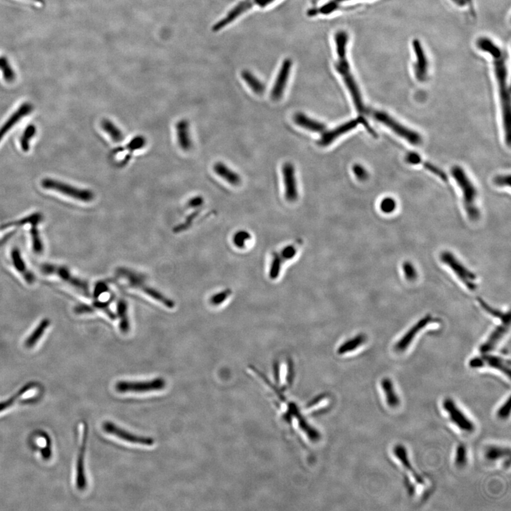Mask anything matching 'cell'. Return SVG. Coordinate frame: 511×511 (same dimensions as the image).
Listing matches in <instances>:
<instances>
[{
  "instance_id": "ba28073f",
  "label": "cell",
  "mask_w": 511,
  "mask_h": 511,
  "mask_svg": "<svg viewBox=\"0 0 511 511\" xmlns=\"http://www.w3.org/2000/svg\"><path fill=\"white\" fill-rule=\"evenodd\" d=\"M413 52V70L414 76L418 82H425L428 78L429 62L427 52L420 40L414 39L411 43Z\"/></svg>"
},
{
  "instance_id": "f546056e",
  "label": "cell",
  "mask_w": 511,
  "mask_h": 511,
  "mask_svg": "<svg viewBox=\"0 0 511 511\" xmlns=\"http://www.w3.org/2000/svg\"><path fill=\"white\" fill-rule=\"evenodd\" d=\"M478 303H479L480 306L484 309L488 314L491 315L493 318L499 319L502 323L507 324V325H510V312H507V313H504L497 309V308H493V307L490 306L488 303H486L484 299H481V298H478Z\"/></svg>"
},
{
  "instance_id": "6da1fadb",
  "label": "cell",
  "mask_w": 511,
  "mask_h": 511,
  "mask_svg": "<svg viewBox=\"0 0 511 511\" xmlns=\"http://www.w3.org/2000/svg\"><path fill=\"white\" fill-rule=\"evenodd\" d=\"M476 47L480 51L490 57L493 74L498 88L501 106L502 118L505 142L510 144L511 139V100L510 89L508 83V68L507 56L503 48L488 36H481L476 40Z\"/></svg>"
},
{
  "instance_id": "b9f144b4",
  "label": "cell",
  "mask_w": 511,
  "mask_h": 511,
  "mask_svg": "<svg viewBox=\"0 0 511 511\" xmlns=\"http://www.w3.org/2000/svg\"><path fill=\"white\" fill-rule=\"evenodd\" d=\"M31 235H32L34 250L36 253H41L43 251V244L41 242L39 231L36 229V225H32V228L31 230Z\"/></svg>"
},
{
  "instance_id": "ab89813d",
  "label": "cell",
  "mask_w": 511,
  "mask_h": 511,
  "mask_svg": "<svg viewBox=\"0 0 511 511\" xmlns=\"http://www.w3.org/2000/svg\"><path fill=\"white\" fill-rule=\"evenodd\" d=\"M468 461V455L467 450L463 445H460L457 448L456 455H455V463L459 468H462L465 467Z\"/></svg>"
},
{
  "instance_id": "8992f818",
  "label": "cell",
  "mask_w": 511,
  "mask_h": 511,
  "mask_svg": "<svg viewBox=\"0 0 511 511\" xmlns=\"http://www.w3.org/2000/svg\"><path fill=\"white\" fill-rule=\"evenodd\" d=\"M440 258L442 262L450 268L464 286L470 291L476 290L477 288L476 275L466 267L455 255L449 251H444L441 253Z\"/></svg>"
},
{
  "instance_id": "52a82bcc",
  "label": "cell",
  "mask_w": 511,
  "mask_h": 511,
  "mask_svg": "<svg viewBox=\"0 0 511 511\" xmlns=\"http://www.w3.org/2000/svg\"><path fill=\"white\" fill-rule=\"evenodd\" d=\"M43 188L47 190L59 192L66 196L72 197L81 202H90L94 200L95 195L93 191L87 189L78 188L72 185L62 183L51 178H45L41 182Z\"/></svg>"
},
{
  "instance_id": "30bf717a",
  "label": "cell",
  "mask_w": 511,
  "mask_h": 511,
  "mask_svg": "<svg viewBox=\"0 0 511 511\" xmlns=\"http://www.w3.org/2000/svg\"><path fill=\"white\" fill-rule=\"evenodd\" d=\"M469 366L472 369L491 368L501 372L510 379L511 374L510 360L495 355L481 354L471 358Z\"/></svg>"
},
{
  "instance_id": "7bdbcfd3",
  "label": "cell",
  "mask_w": 511,
  "mask_h": 511,
  "mask_svg": "<svg viewBox=\"0 0 511 511\" xmlns=\"http://www.w3.org/2000/svg\"><path fill=\"white\" fill-rule=\"evenodd\" d=\"M396 208V202L391 197H386L381 202L380 209L382 212L390 214L394 212Z\"/></svg>"
},
{
  "instance_id": "836d02e7",
  "label": "cell",
  "mask_w": 511,
  "mask_h": 511,
  "mask_svg": "<svg viewBox=\"0 0 511 511\" xmlns=\"http://www.w3.org/2000/svg\"><path fill=\"white\" fill-rule=\"evenodd\" d=\"M49 325L50 321L48 319H45V320H42L41 323H39V325L36 327L35 330L31 334V335L26 340V346L27 348H32L35 345L36 343L39 342V339L41 338L43 334H44L45 331L46 330Z\"/></svg>"
},
{
  "instance_id": "e0dca14e",
  "label": "cell",
  "mask_w": 511,
  "mask_h": 511,
  "mask_svg": "<svg viewBox=\"0 0 511 511\" xmlns=\"http://www.w3.org/2000/svg\"><path fill=\"white\" fill-rule=\"evenodd\" d=\"M282 174L285 185V198L288 202H295L299 197V191L294 165L290 162L285 163L282 167Z\"/></svg>"
},
{
  "instance_id": "f35d334b",
  "label": "cell",
  "mask_w": 511,
  "mask_h": 511,
  "mask_svg": "<svg viewBox=\"0 0 511 511\" xmlns=\"http://www.w3.org/2000/svg\"><path fill=\"white\" fill-rule=\"evenodd\" d=\"M281 267V259H280L278 254L273 253V255H272L271 264V266H270L269 271V275L271 279H276L278 276H279Z\"/></svg>"
},
{
  "instance_id": "4dcf8cb0",
  "label": "cell",
  "mask_w": 511,
  "mask_h": 511,
  "mask_svg": "<svg viewBox=\"0 0 511 511\" xmlns=\"http://www.w3.org/2000/svg\"><path fill=\"white\" fill-rule=\"evenodd\" d=\"M100 126L105 133L109 135L112 141L119 143L124 139L122 130L109 119H103L100 122Z\"/></svg>"
},
{
  "instance_id": "4fadbf2b",
  "label": "cell",
  "mask_w": 511,
  "mask_h": 511,
  "mask_svg": "<svg viewBox=\"0 0 511 511\" xmlns=\"http://www.w3.org/2000/svg\"><path fill=\"white\" fill-rule=\"evenodd\" d=\"M102 428L105 432L117 436L119 439L131 443V444L152 446L155 443L154 439L151 436L138 435L134 433L129 432V431L121 428L120 427L113 422H110V421L104 422Z\"/></svg>"
},
{
  "instance_id": "7a4b0ae2",
  "label": "cell",
  "mask_w": 511,
  "mask_h": 511,
  "mask_svg": "<svg viewBox=\"0 0 511 511\" xmlns=\"http://www.w3.org/2000/svg\"><path fill=\"white\" fill-rule=\"evenodd\" d=\"M334 41L337 55V60L335 63L336 70L342 76L343 81L351 95L356 110L360 114H367V109L363 103L361 91L351 72V67L348 60L347 46L349 43V35L345 31H339L334 35Z\"/></svg>"
},
{
  "instance_id": "816d5d0a",
  "label": "cell",
  "mask_w": 511,
  "mask_h": 511,
  "mask_svg": "<svg viewBox=\"0 0 511 511\" xmlns=\"http://www.w3.org/2000/svg\"><path fill=\"white\" fill-rule=\"evenodd\" d=\"M510 176H497L494 179L495 184L498 186H510Z\"/></svg>"
},
{
  "instance_id": "74e56055",
  "label": "cell",
  "mask_w": 511,
  "mask_h": 511,
  "mask_svg": "<svg viewBox=\"0 0 511 511\" xmlns=\"http://www.w3.org/2000/svg\"><path fill=\"white\" fill-rule=\"evenodd\" d=\"M252 240V236H251L249 232L245 231V230H241L236 232L233 237V242L237 248L240 249H244L248 247V242Z\"/></svg>"
},
{
  "instance_id": "c3c4849f",
  "label": "cell",
  "mask_w": 511,
  "mask_h": 511,
  "mask_svg": "<svg viewBox=\"0 0 511 511\" xmlns=\"http://www.w3.org/2000/svg\"><path fill=\"white\" fill-rule=\"evenodd\" d=\"M423 166L425 168V169L428 170V171H430L431 173H432L433 174L436 175V176L441 178V179L443 180V181H448V176H447L445 173L443 172V171H442L441 169H440L439 168H437L436 166L432 165V164L427 162L423 163Z\"/></svg>"
},
{
  "instance_id": "4316f807",
  "label": "cell",
  "mask_w": 511,
  "mask_h": 511,
  "mask_svg": "<svg viewBox=\"0 0 511 511\" xmlns=\"http://www.w3.org/2000/svg\"><path fill=\"white\" fill-rule=\"evenodd\" d=\"M367 339L366 334L362 333L356 334L355 337L348 339L346 342L343 343L342 345L339 346L338 351H338V354L344 355L349 354L351 351H355V350L358 349L360 346L363 345L367 342Z\"/></svg>"
},
{
  "instance_id": "cb8c5ba5",
  "label": "cell",
  "mask_w": 511,
  "mask_h": 511,
  "mask_svg": "<svg viewBox=\"0 0 511 511\" xmlns=\"http://www.w3.org/2000/svg\"><path fill=\"white\" fill-rule=\"evenodd\" d=\"M294 121L301 127L313 132H323L326 129V126L323 123L312 119L302 112H297L294 114Z\"/></svg>"
},
{
  "instance_id": "681fc988",
  "label": "cell",
  "mask_w": 511,
  "mask_h": 511,
  "mask_svg": "<svg viewBox=\"0 0 511 511\" xmlns=\"http://www.w3.org/2000/svg\"><path fill=\"white\" fill-rule=\"evenodd\" d=\"M353 172L359 181H365L368 178V173H367V170L360 164H355L353 166Z\"/></svg>"
},
{
  "instance_id": "f907efd6",
  "label": "cell",
  "mask_w": 511,
  "mask_h": 511,
  "mask_svg": "<svg viewBox=\"0 0 511 511\" xmlns=\"http://www.w3.org/2000/svg\"><path fill=\"white\" fill-rule=\"evenodd\" d=\"M108 291V286L106 283H103V282H99L96 285H95V288L94 290V297L95 299H98L102 294H105V293Z\"/></svg>"
},
{
  "instance_id": "680465c9",
  "label": "cell",
  "mask_w": 511,
  "mask_h": 511,
  "mask_svg": "<svg viewBox=\"0 0 511 511\" xmlns=\"http://www.w3.org/2000/svg\"><path fill=\"white\" fill-rule=\"evenodd\" d=\"M345 1H350V0H345Z\"/></svg>"
},
{
  "instance_id": "3957f363",
  "label": "cell",
  "mask_w": 511,
  "mask_h": 511,
  "mask_svg": "<svg viewBox=\"0 0 511 511\" xmlns=\"http://www.w3.org/2000/svg\"><path fill=\"white\" fill-rule=\"evenodd\" d=\"M452 175L457 184L462 189L463 193L464 206L467 216L471 221H478L480 218V212L476 206V197L477 193L475 187L473 185L467 173L460 166H454L452 169Z\"/></svg>"
},
{
  "instance_id": "603a6c76",
  "label": "cell",
  "mask_w": 511,
  "mask_h": 511,
  "mask_svg": "<svg viewBox=\"0 0 511 511\" xmlns=\"http://www.w3.org/2000/svg\"><path fill=\"white\" fill-rule=\"evenodd\" d=\"M33 110V106L30 103L22 104L16 112H14L8 120L3 124L0 128V141H2L5 135L13 127L17 122H20L21 119L27 116L31 113Z\"/></svg>"
},
{
  "instance_id": "60d3db41",
  "label": "cell",
  "mask_w": 511,
  "mask_h": 511,
  "mask_svg": "<svg viewBox=\"0 0 511 511\" xmlns=\"http://www.w3.org/2000/svg\"><path fill=\"white\" fill-rule=\"evenodd\" d=\"M402 270L405 279L408 281L413 282L417 278V271L415 266L410 261H405L402 264Z\"/></svg>"
},
{
  "instance_id": "7c38bea8",
  "label": "cell",
  "mask_w": 511,
  "mask_h": 511,
  "mask_svg": "<svg viewBox=\"0 0 511 511\" xmlns=\"http://www.w3.org/2000/svg\"><path fill=\"white\" fill-rule=\"evenodd\" d=\"M41 271L45 274H53L59 276L64 281L67 282L81 294L86 296L90 295L89 286L84 280L79 279L71 274L70 271L64 266H55L53 264H43L41 267Z\"/></svg>"
},
{
  "instance_id": "11a10c76",
  "label": "cell",
  "mask_w": 511,
  "mask_h": 511,
  "mask_svg": "<svg viewBox=\"0 0 511 511\" xmlns=\"http://www.w3.org/2000/svg\"><path fill=\"white\" fill-rule=\"evenodd\" d=\"M454 5L460 8H467L472 5V0H450Z\"/></svg>"
},
{
  "instance_id": "f6af8a7d",
  "label": "cell",
  "mask_w": 511,
  "mask_h": 511,
  "mask_svg": "<svg viewBox=\"0 0 511 511\" xmlns=\"http://www.w3.org/2000/svg\"><path fill=\"white\" fill-rule=\"evenodd\" d=\"M232 293V290L230 289H226V290L222 291V292L215 294V295L213 296L211 298L210 303H212L213 306H219V305L224 303L230 297Z\"/></svg>"
},
{
  "instance_id": "484cf974",
  "label": "cell",
  "mask_w": 511,
  "mask_h": 511,
  "mask_svg": "<svg viewBox=\"0 0 511 511\" xmlns=\"http://www.w3.org/2000/svg\"><path fill=\"white\" fill-rule=\"evenodd\" d=\"M214 173L230 185H239L242 182L240 175L230 169L224 163L217 162L213 166Z\"/></svg>"
},
{
  "instance_id": "2e32d148",
  "label": "cell",
  "mask_w": 511,
  "mask_h": 511,
  "mask_svg": "<svg viewBox=\"0 0 511 511\" xmlns=\"http://www.w3.org/2000/svg\"><path fill=\"white\" fill-rule=\"evenodd\" d=\"M88 427L86 422L83 423V436L76 464V486L81 491L87 487V479L85 472V456H86Z\"/></svg>"
},
{
  "instance_id": "44dd1931",
  "label": "cell",
  "mask_w": 511,
  "mask_h": 511,
  "mask_svg": "<svg viewBox=\"0 0 511 511\" xmlns=\"http://www.w3.org/2000/svg\"><path fill=\"white\" fill-rule=\"evenodd\" d=\"M252 5L253 3L250 0H245V1L244 0V1L238 3L235 8L232 9L231 11L229 12L223 20L220 21L219 22H217L213 27V30L214 32H218V31L221 30L223 28L229 25L231 22H234L237 18H238V17L241 16L244 12L252 8Z\"/></svg>"
},
{
  "instance_id": "1f68e13d",
  "label": "cell",
  "mask_w": 511,
  "mask_h": 511,
  "mask_svg": "<svg viewBox=\"0 0 511 511\" xmlns=\"http://www.w3.org/2000/svg\"><path fill=\"white\" fill-rule=\"evenodd\" d=\"M242 78L247 83V86L252 90V91L256 95L264 94L265 86L264 83L260 81L259 79L256 77L252 72L249 70H243L242 72Z\"/></svg>"
},
{
  "instance_id": "d6986e66",
  "label": "cell",
  "mask_w": 511,
  "mask_h": 511,
  "mask_svg": "<svg viewBox=\"0 0 511 511\" xmlns=\"http://www.w3.org/2000/svg\"><path fill=\"white\" fill-rule=\"evenodd\" d=\"M509 328H510V325L502 323L501 325L495 327L494 330L490 333L488 338L480 346V352L481 354H487V353H491V351H493L498 345L500 341L506 335Z\"/></svg>"
},
{
  "instance_id": "83f0119b",
  "label": "cell",
  "mask_w": 511,
  "mask_h": 511,
  "mask_svg": "<svg viewBox=\"0 0 511 511\" xmlns=\"http://www.w3.org/2000/svg\"><path fill=\"white\" fill-rule=\"evenodd\" d=\"M510 449L504 447L491 445L488 447L484 452V457L488 462H494L503 459L510 457Z\"/></svg>"
},
{
  "instance_id": "f5cc1de1",
  "label": "cell",
  "mask_w": 511,
  "mask_h": 511,
  "mask_svg": "<svg viewBox=\"0 0 511 511\" xmlns=\"http://www.w3.org/2000/svg\"><path fill=\"white\" fill-rule=\"evenodd\" d=\"M406 161L408 164L417 165L422 162L421 157L416 153H409L406 157Z\"/></svg>"
},
{
  "instance_id": "db71d44e",
  "label": "cell",
  "mask_w": 511,
  "mask_h": 511,
  "mask_svg": "<svg viewBox=\"0 0 511 511\" xmlns=\"http://www.w3.org/2000/svg\"><path fill=\"white\" fill-rule=\"evenodd\" d=\"M95 310L93 307L82 305L76 307L75 311L78 314H84V313H91L94 312Z\"/></svg>"
},
{
  "instance_id": "d4e9b609",
  "label": "cell",
  "mask_w": 511,
  "mask_h": 511,
  "mask_svg": "<svg viewBox=\"0 0 511 511\" xmlns=\"http://www.w3.org/2000/svg\"><path fill=\"white\" fill-rule=\"evenodd\" d=\"M381 385H382V391L384 392V396H385L386 404L388 406L391 408H398L401 404V399H400L398 393H396L392 381L389 378H384L381 382Z\"/></svg>"
},
{
  "instance_id": "5b68a950",
  "label": "cell",
  "mask_w": 511,
  "mask_h": 511,
  "mask_svg": "<svg viewBox=\"0 0 511 511\" xmlns=\"http://www.w3.org/2000/svg\"><path fill=\"white\" fill-rule=\"evenodd\" d=\"M117 273L119 277L127 280L130 286L139 289L147 296L156 300L158 302H160L167 308H174L175 303H173V301L166 298L159 291L156 290L149 285H147L145 283V279L141 274L124 268H118Z\"/></svg>"
},
{
  "instance_id": "ac0fdd59",
  "label": "cell",
  "mask_w": 511,
  "mask_h": 511,
  "mask_svg": "<svg viewBox=\"0 0 511 511\" xmlns=\"http://www.w3.org/2000/svg\"><path fill=\"white\" fill-rule=\"evenodd\" d=\"M292 61L289 58L283 60L271 92V99L278 101L283 96L290 76Z\"/></svg>"
},
{
  "instance_id": "9f6ffc18",
  "label": "cell",
  "mask_w": 511,
  "mask_h": 511,
  "mask_svg": "<svg viewBox=\"0 0 511 511\" xmlns=\"http://www.w3.org/2000/svg\"><path fill=\"white\" fill-rule=\"evenodd\" d=\"M274 1L275 0H254L255 4L259 5L261 8H265V7L271 4V3Z\"/></svg>"
},
{
  "instance_id": "ee69618b",
  "label": "cell",
  "mask_w": 511,
  "mask_h": 511,
  "mask_svg": "<svg viewBox=\"0 0 511 511\" xmlns=\"http://www.w3.org/2000/svg\"><path fill=\"white\" fill-rule=\"evenodd\" d=\"M299 252V247L297 244H290L283 248L281 252V256L286 261L294 259L297 255Z\"/></svg>"
},
{
  "instance_id": "d590c367",
  "label": "cell",
  "mask_w": 511,
  "mask_h": 511,
  "mask_svg": "<svg viewBox=\"0 0 511 511\" xmlns=\"http://www.w3.org/2000/svg\"><path fill=\"white\" fill-rule=\"evenodd\" d=\"M36 126L30 124L24 130L23 135H22V138L20 140L21 147H22V151L24 152H27L29 150V143H30L31 139L33 138V136L36 134Z\"/></svg>"
},
{
  "instance_id": "9c48e42d",
  "label": "cell",
  "mask_w": 511,
  "mask_h": 511,
  "mask_svg": "<svg viewBox=\"0 0 511 511\" xmlns=\"http://www.w3.org/2000/svg\"><path fill=\"white\" fill-rule=\"evenodd\" d=\"M166 382L162 377L156 378L152 380L143 382H128L121 381L115 384L117 392L124 393H149L151 391H161L165 389Z\"/></svg>"
},
{
  "instance_id": "6f0895ef",
  "label": "cell",
  "mask_w": 511,
  "mask_h": 511,
  "mask_svg": "<svg viewBox=\"0 0 511 511\" xmlns=\"http://www.w3.org/2000/svg\"><path fill=\"white\" fill-rule=\"evenodd\" d=\"M32 1L36 2V3H43V0H32Z\"/></svg>"
},
{
  "instance_id": "e575fe53",
  "label": "cell",
  "mask_w": 511,
  "mask_h": 511,
  "mask_svg": "<svg viewBox=\"0 0 511 511\" xmlns=\"http://www.w3.org/2000/svg\"><path fill=\"white\" fill-rule=\"evenodd\" d=\"M41 221H42V215L39 214V213H35V214H33L31 216L20 220V221L13 222V223H9L2 225L0 227V230H5V229L12 228V227L22 226V225L27 224L37 225L39 223H41Z\"/></svg>"
},
{
  "instance_id": "8fae6325",
  "label": "cell",
  "mask_w": 511,
  "mask_h": 511,
  "mask_svg": "<svg viewBox=\"0 0 511 511\" xmlns=\"http://www.w3.org/2000/svg\"><path fill=\"white\" fill-rule=\"evenodd\" d=\"M443 408L448 413L449 418L457 428L463 432L472 433L476 427L466 414L462 411L458 405L451 398H446L443 402Z\"/></svg>"
},
{
  "instance_id": "ffe728a7",
  "label": "cell",
  "mask_w": 511,
  "mask_h": 511,
  "mask_svg": "<svg viewBox=\"0 0 511 511\" xmlns=\"http://www.w3.org/2000/svg\"><path fill=\"white\" fill-rule=\"evenodd\" d=\"M393 453H394L396 459L399 461L400 463L404 467L405 470L408 471L413 476V479L415 480L417 484L423 485L424 483H425L423 478L417 472L415 469H414L413 464L410 462V457H409L406 448L402 445H396L394 448H393Z\"/></svg>"
},
{
  "instance_id": "277c9868",
  "label": "cell",
  "mask_w": 511,
  "mask_h": 511,
  "mask_svg": "<svg viewBox=\"0 0 511 511\" xmlns=\"http://www.w3.org/2000/svg\"><path fill=\"white\" fill-rule=\"evenodd\" d=\"M367 113L370 114L374 120L384 124L395 134L408 141V143L415 145H420L422 143V138L418 133L403 125L386 112L383 111L367 110Z\"/></svg>"
},
{
  "instance_id": "bcb514c9",
  "label": "cell",
  "mask_w": 511,
  "mask_h": 511,
  "mask_svg": "<svg viewBox=\"0 0 511 511\" xmlns=\"http://www.w3.org/2000/svg\"><path fill=\"white\" fill-rule=\"evenodd\" d=\"M510 397L507 398L506 401L497 410L496 415L500 420H505L510 416Z\"/></svg>"
},
{
  "instance_id": "9a60e30c",
  "label": "cell",
  "mask_w": 511,
  "mask_h": 511,
  "mask_svg": "<svg viewBox=\"0 0 511 511\" xmlns=\"http://www.w3.org/2000/svg\"><path fill=\"white\" fill-rule=\"evenodd\" d=\"M363 124V125L366 126L367 129L370 130L371 134L376 135L375 132L371 129L370 126H368L367 123L365 122L364 119L363 117H358V118L353 119V120H350L349 122L344 123L342 125H339L337 127L334 128V129L330 130V131H325V133L322 136L320 141H319V145L321 147H327L331 144L334 141V140L338 138L339 136L342 135L346 134V133L349 132L351 129H354L358 124Z\"/></svg>"
},
{
  "instance_id": "d6a6232c",
  "label": "cell",
  "mask_w": 511,
  "mask_h": 511,
  "mask_svg": "<svg viewBox=\"0 0 511 511\" xmlns=\"http://www.w3.org/2000/svg\"><path fill=\"white\" fill-rule=\"evenodd\" d=\"M127 304L126 301L119 299L117 301V310L119 320V328L123 333H127L129 331V322L127 314Z\"/></svg>"
},
{
  "instance_id": "5bb4252c",
  "label": "cell",
  "mask_w": 511,
  "mask_h": 511,
  "mask_svg": "<svg viewBox=\"0 0 511 511\" xmlns=\"http://www.w3.org/2000/svg\"><path fill=\"white\" fill-rule=\"evenodd\" d=\"M434 321V318L431 315H425V317L419 320L395 344V351L397 353L405 352L411 345L414 339L416 337L419 332H420L425 327Z\"/></svg>"
},
{
  "instance_id": "7dc6e473",
  "label": "cell",
  "mask_w": 511,
  "mask_h": 511,
  "mask_svg": "<svg viewBox=\"0 0 511 511\" xmlns=\"http://www.w3.org/2000/svg\"><path fill=\"white\" fill-rule=\"evenodd\" d=\"M339 8V3L333 0V1L329 2L326 3L323 7H321L319 10H318V13L323 14V15H329V14L332 13Z\"/></svg>"
},
{
  "instance_id": "7402d4cb",
  "label": "cell",
  "mask_w": 511,
  "mask_h": 511,
  "mask_svg": "<svg viewBox=\"0 0 511 511\" xmlns=\"http://www.w3.org/2000/svg\"><path fill=\"white\" fill-rule=\"evenodd\" d=\"M178 144L183 152H190L193 147L190 136V124L186 119H181L176 124Z\"/></svg>"
},
{
  "instance_id": "f1b7e54d",
  "label": "cell",
  "mask_w": 511,
  "mask_h": 511,
  "mask_svg": "<svg viewBox=\"0 0 511 511\" xmlns=\"http://www.w3.org/2000/svg\"><path fill=\"white\" fill-rule=\"evenodd\" d=\"M12 259L13 261V264L16 268L17 271L20 272L21 274L24 275V279L29 283H32L34 281V275L30 271H28L27 266L24 264L22 256H21L20 251L18 249H14L12 252Z\"/></svg>"
},
{
  "instance_id": "8d00e7d4",
  "label": "cell",
  "mask_w": 511,
  "mask_h": 511,
  "mask_svg": "<svg viewBox=\"0 0 511 511\" xmlns=\"http://www.w3.org/2000/svg\"><path fill=\"white\" fill-rule=\"evenodd\" d=\"M0 70L3 74V77L5 81L8 83H12L15 81V74L13 69L9 63L8 60L5 57L0 58Z\"/></svg>"
}]
</instances>
